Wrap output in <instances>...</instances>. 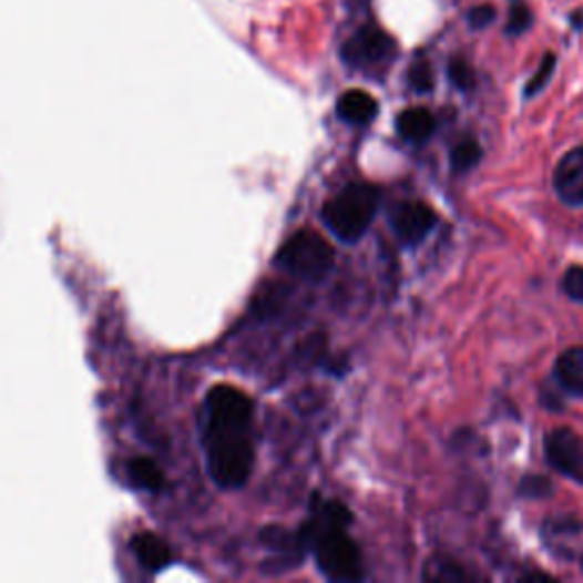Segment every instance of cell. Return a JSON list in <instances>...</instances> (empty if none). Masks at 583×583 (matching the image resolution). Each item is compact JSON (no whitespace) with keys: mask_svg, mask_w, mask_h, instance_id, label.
Masks as SVG:
<instances>
[{"mask_svg":"<svg viewBox=\"0 0 583 583\" xmlns=\"http://www.w3.org/2000/svg\"><path fill=\"white\" fill-rule=\"evenodd\" d=\"M522 581H554V576H550V574H545V572H529V574H524L522 576Z\"/></svg>","mask_w":583,"mask_h":583,"instance_id":"603a6c76","label":"cell"},{"mask_svg":"<svg viewBox=\"0 0 583 583\" xmlns=\"http://www.w3.org/2000/svg\"><path fill=\"white\" fill-rule=\"evenodd\" d=\"M545 458L554 472L583 483V438L572 429H554L545 436Z\"/></svg>","mask_w":583,"mask_h":583,"instance_id":"5b68a950","label":"cell"},{"mask_svg":"<svg viewBox=\"0 0 583 583\" xmlns=\"http://www.w3.org/2000/svg\"><path fill=\"white\" fill-rule=\"evenodd\" d=\"M315 552L317 567L330 581H358L362 576L360 550L349 538L347 529L321 531L308 540Z\"/></svg>","mask_w":583,"mask_h":583,"instance_id":"277c9868","label":"cell"},{"mask_svg":"<svg viewBox=\"0 0 583 583\" xmlns=\"http://www.w3.org/2000/svg\"><path fill=\"white\" fill-rule=\"evenodd\" d=\"M276 265L304 280H324L336 265L333 246L315 231H299L292 235L276 254Z\"/></svg>","mask_w":583,"mask_h":583,"instance_id":"3957f363","label":"cell"},{"mask_svg":"<svg viewBox=\"0 0 583 583\" xmlns=\"http://www.w3.org/2000/svg\"><path fill=\"white\" fill-rule=\"evenodd\" d=\"M133 552L142 567L149 572H160L172 563V550L164 543L162 538L153 533H140L133 538Z\"/></svg>","mask_w":583,"mask_h":583,"instance_id":"8fae6325","label":"cell"},{"mask_svg":"<svg viewBox=\"0 0 583 583\" xmlns=\"http://www.w3.org/2000/svg\"><path fill=\"white\" fill-rule=\"evenodd\" d=\"M554 190L565 205H583V146L565 153L554 172Z\"/></svg>","mask_w":583,"mask_h":583,"instance_id":"ba28073f","label":"cell"},{"mask_svg":"<svg viewBox=\"0 0 583 583\" xmlns=\"http://www.w3.org/2000/svg\"><path fill=\"white\" fill-rule=\"evenodd\" d=\"M554 374L559 386L565 392L574 397H583V347H572L563 351L556 360Z\"/></svg>","mask_w":583,"mask_h":583,"instance_id":"7c38bea8","label":"cell"},{"mask_svg":"<svg viewBox=\"0 0 583 583\" xmlns=\"http://www.w3.org/2000/svg\"><path fill=\"white\" fill-rule=\"evenodd\" d=\"M397 131L410 144H425L436 133V116L427 108H408L397 116Z\"/></svg>","mask_w":583,"mask_h":583,"instance_id":"9c48e42d","label":"cell"},{"mask_svg":"<svg viewBox=\"0 0 583 583\" xmlns=\"http://www.w3.org/2000/svg\"><path fill=\"white\" fill-rule=\"evenodd\" d=\"M395 55V41L383 30L367 25L342 47V60L351 67L381 64Z\"/></svg>","mask_w":583,"mask_h":583,"instance_id":"8992f818","label":"cell"},{"mask_svg":"<svg viewBox=\"0 0 583 583\" xmlns=\"http://www.w3.org/2000/svg\"><path fill=\"white\" fill-rule=\"evenodd\" d=\"M254 401L233 386H215L203 408L207 472L224 490L242 488L254 470Z\"/></svg>","mask_w":583,"mask_h":583,"instance_id":"6da1fadb","label":"cell"},{"mask_svg":"<svg viewBox=\"0 0 583 583\" xmlns=\"http://www.w3.org/2000/svg\"><path fill=\"white\" fill-rule=\"evenodd\" d=\"M494 19H497V10H494L492 6H477V8H472L470 14H468V23H470L474 30L488 28Z\"/></svg>","mask_w":583,"mask_h":583,"instance_id":"7402d4cb","label":"cell"},{"mask_svg":"<svg viewBox=\"0 0 583 583\" xmlns=\"http://www.w3.org/2000/svg\"><path fill=\"white\" fill-rule=\"evenodd\" d=\"M408 85L418 94H429L433 90V69L427 60L412 62L408 69Z\"/></svg>","mask_w":583,"mask_h":583,"instance_id":"e0dca14e","label":"cell"},{"mask_svg":"<svg viewBox=\"0 0 583 583\" xmlns=\"http://www.w3.org/2000/svg\"><path fill=\"white\" fill-rule=\"evenodd\" d=\"M390 224L403 246H418L436 228L438 215L425 201H408L395 207Z\"/></svg>","mask_w":583,"mask_h":583,"instance_id":"52a82bcc","label":"cell"},{"mask_svg":"<svg viewBox=\"0 0 583 583\" xmlns=\"http://www.w3.org/2000/svg\"><path fill=\"white\" fill-rule=\"evenodd\" d=\"M565 295L572 299V301H579L583 304V267L581 265H574L565 272L563 276V283H561Z\"/></svg>","mask_w":583,"mask_h":583,"instance_id":"ffe728a7","label":"cell"},{"mask_svg":"<svg viewBox=\"0 0 583 583\" xmlns=\"http://www.w3.org/2000/svg\"><path fill=\"white\" fill-rule=\"evenodd\" d=\"M379 114V103L362 90H349L338 101V116L351 126H365Z\"/></svg>","mask_w":583,"mask_h":583,"instance_id":"30bf717a","label":"cell"},{"mask_svg":"<svg viewBox=\"0 0 583 583\" xmlns=\"http://www.w3.org/2000/svg\"><path fill=\"white\" fill-rule=\"evenodd\" d=\"M520 494L522 497H531V499H543L552 494V483L545 477H538V474H529L522 479L520 483Z\"/></svg>","mask_w":583,"mask_h":583,"instance_id":"d6986e66","label":"cell"},{"mask_svg":"<svg viewBox=\"0 0 583 583\" xmlns=\"http://www.w3.org/2000/svg\"><path fill=\"white\" fill-rule=\"evenodd\" d=\"M447 75L451 80V85L456 90H461V92H470L474 88V71L472 67L463 60V58H453L447 67Z\"/></svg>","mask_w":583,"mask_h":583,"instance_id":"ac0fdd59","label":"cell"},{"mask_svg":"<svg viewBox=\"0 0 583 583\" xmlns=\"http://www.w3.org/2000/svg\"><path fill=\"white\" fill-rule=\"evenodd\" d=\"M481 146L477 140H461V142H456L451 153H449V162H451V170L453 174H468L472 172L474 166L479 164L481 160Z\"/></svg>","mask_w":583,"mask_h":583,"instance_id":"9a60e30c","label":"cell"},{"mask_svg":"<svg viewBox=\"0 0 583 583\" xmlns=\"http://www.w3.org/2000/svg\"><path fill=\"white\" fill-rule=\"evenodd\" d=\"M379 201L381 194L377 187L367 183H354L324 205L321 219L340 242L354 244L367 233L374 217H377Z\"/></svg>","mask_w":583,"mask_h":583,"instance_id":"7a4b0ae2","label":"cell"},{"mask_svg":"<svg viewBox=\"0 0 583 583\" xmlns=\"http://www.w3.org/2000/svg\"><path fill=\"white\" fill-rule=\"evenodd\" d=\"M422 579L429 583H463L468 581L466 570L447 556H433L427 561Z\"/></svg>","mask_w":583,"mask_h":583,"instance_id":"5bb4252c","label":"cell"},{"mask_svg":"<svg viewBox=\"0 0 583 583\" xmlns=\"http://www.w3.org/2000/svg\"><path fill=\"white\" fill-rule=\"evenodd\" d=\"M531 23H533V14H531V10H529L526 6H522V3H515V6L511 8V14H509L507 32L513 34V37H518V34L526 32V30L531 28Z\"/></svg>","mask_w":583,"mask_h":583,"instance_id":"44dd1931","label":"cell"},{"mask_svg":"<svg viewBox=\"0 0 583 583\" xmlns=\"http://www.w3.org/2000/svg\"><path fill=\"white\" fill-rule=\"evenodd\" d=\"M554 69H556V55H554V53H548V55L543 58V62H540L538 71L529 78L526 88H524V96L531 99V96L543 92V90L548 88V82H550L552 75H554Z\"/></svg>","mask_w":583,"mask_h":583,"instance_id":"2e32d148","label":"cell"},{"mask_svg":"<svg viewBox=\"0 0 583 583\" xmlns=\"http://www.w3.org/2000/svg\"><path fill=\"white\" fill-rule=\"evenodd\" d=\"M131 483L140 490H160L162 483H164V477H162V470L155 466V461H151V458H133V461L129 463V470H126Z\"/></svg>","mask_w":583,"mask_h":583,"instance_id":"4fadbf2b","label":"cell"},{"mask_svg":"<svg viewBox=\"0 0 583 583\" xmlns=\"http://www.w3.org/2000/svg\"><path fill=\"white\" fill-rule=\"evenodd\" d=\"M581 567H583V559H581Z\"/></svg>","mask_w":583,"mask_h":583,"instance_id":"cb8c5ba5","label":"cell"}]
</instances>
